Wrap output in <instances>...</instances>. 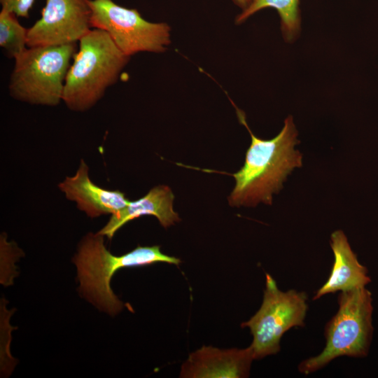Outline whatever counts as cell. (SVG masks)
<instances>
[{"label":"cell","instance_id":"obj_1","mask_svg":"<svg viewBox=\"0 0 378 378\" xmlns=\"http://www.w3.org/2000/svg\"><path fill=\"white\" fill-rule=\"evenodd\" d=\"M236 109L239 122L248 131L251 143L243 167L232 175L235 186L227 197L231 206H255L259 202L272 204V194L279 192L287 176L302 164V156L294 146L299 141L298 132L289 115L281 132L274 138L265 140L255 136L250 130L244 111Z\"/></svg>","mask_w":378,"mask_h":378},{"label":"cell","instance_id":"obj_2","mask_svg":"<svg viewBox=\"0 0 378 378\" xmlns=\"http://www.w3.org/2000/svg\"><path fill=\"white\" fill-rule=\"evenodd\" d=\"M130 59L106 31L92 29L79 41L65 80L62 102L73 111L89 110L118 81Z\"/></svg>","mask_w":378,"mask_h":378},{"label":"cell","instance_id":"obj_3","mask_svg":"<svg viewBox=\"0 0 378 378\" xmlns=\"http://www.w3.org/2000/svg\"><path fill=\"white\" fill-rule=\"evenodd\" d=\"M73 261L82 294L111 315L119 313L124 307L111 287V278L118 270L158 262L181 263L178 258L162 253L160 246H139L124 255H113L104 245V236L98 232L89 233L83 239Z\"/></svg>","mask_w":378,"mask_h":378},{"label":"cell","instance_id":"obj_4","mask_svg":"<svg viewBox=\"0 0 378 378\" xmlns=\"http://www.w3.org/2000/svg\"><path fill=\"white\" fill-rule=\"evenodd\" d=\"M372 302V294L365 287L340 292L338 310L324 328L326 342L323 350L302 360L298 365L299 372L309 374L340 356H366L373 332Z\"/></svg>","mask_w":378,"mask_h":378},{"label":"cell","instance_id":"obj_5","mask_svg":"<svg viewBox=\"0 0 378 378\" xmlns=\"http://www.w3.org/2000/svg\"><path fill=\"white\" fill-rule=\"evenodd\" d=\"M76 52V43L27 47L13 59L8 86L10 96L34 105L59 104L66 75Z\"/></svg>","mask_w":378,"mask_h":378},{"label":"cell","instance_id":"obj_6","mask_svg":"<svg viewBox=\"0 0 378 378\" xmlns=\"http://www.w3.org/2000/svg\"><path fill=\"white\" fill-rule=\"evenodd\" d=\"M265 289L258 311L241 327H248L253 335L250 345L254 359H261L280 351L284 334L293 327L304 326L308 309L304 291L281 290L269 274L265 275Z\"/></svg>","mask_w":378,"mask_h":378},{"label":"cell","instance_id":"obj_7","mask_svg":"<svg viewBox=\"0 0 378 378\" xmlns=\"http://www.w3.org/2000/svg\"><path fill=\"white\" fill-rule=\"evenodd\" d=\"M92 29L106 31L127 56L141 52L161 53L170 44V27L144 18L138 10L113 0H88Z\"/></svg>","mask_w":378,"mask_h":378},{"label":"cell","instance_id":"obj_8","mask_svg":"<svg viewBox=\"0 0 378 378\" xmlns=\"http://www.w3.org/2000/svg\"><path fill=\"white\" fill-rule=\"evenodd\" d=\"M91 29L88 0H46L41 18L28 29L27 47L76 43Z\"/></svg>","mask_w":378,"mask_h":378},{"label":"cell","instance_id":"obj_9","mask_svg":"<svg viewBox=\"0 0 378 378\" xmlns=\"http://www.w3.org/2000/svg\"><path fill=\"white\" fill-rule=\"evenodd\" d=\"M89 167L83 160L73 176H67L58 187L66 197L90 218L114 214L130 202L121 191L109 190L94 183L89 176Z\"/></svg>","mask_w":378,"mask_h":378},{"label":"cell","instance_id":"obj_10","mask_svg":"<svg viewBox=\"0 0 378 378\" xmlns=\"http://www.w3.org/2000/svg\"><path fill=\"white\" fill-rule=\"evenodd\" d=\"M254 360L253 349L221 350L203 346L190 354L181 368V377H247Z\"/></svg>","mask_w":378,"mask_h":378},{"label":"cell","instance_id":"obj_11","mask_svg":"<svg viewBox=\"0 0 378 378\" xmlns=\"http://www.w3.org/2000/svg\"><path fill=\"white\" fill-rule=\"evenodd\" d=\"M174 199V195L167 186L154 187L144 197L130 201L126 206L112 214L98 233L111 239L125 224L145 215L154 216L167 228L180 220L178 214L173 209Z\"/></svg>","mask_w":378,"mask_h":378},{"label":"cell","instance_id":"obj_12","mask_svg":"<svg viewBox=\"0 0 378 378\" xmlns=\"http://www.w3.org/2000/svg\"><path fill=\"white\" fill-rule=\"evenodd\" d=\"M330 244L334 262L328 279L313 297L314 300L326 294L363 288L371 281L367 268L358 262L342 230L331 234Z\"/></svg>","mask_w":378,"mask_h":378},{"label":"cell","instance_id":"obj_13","mask_svg":"<svg viewBox=\"0 0 378 378\" xmlns=\"http://www.w3.org/2000/svg\"><path fill=\"white\" fill-rule=\"evenodd\" d=\"M299 0H253L248 8L236 17L237 24H241L258 11L272 8L280 17L281 29L286 42H293L300 31L301 17Z\"/></svg>","mask_w":378,"mask_h":378},{"label":"cell","instance_id":"obj_14","mask_svg":"<svg viewBox=\"0 0 378 378\" xmlns=\"http://www.w3.org/2000/svg\"><path fill=\"white\" fill-rule=\"evenodd\" d=\"M18 18L6 9H1L0 46L10 59H14L27 48L28 29L20 24Z\"/></svg>","mask_w":378,"mask_h":378},{"label":"cell","instance_id":"obj_15","mask_svg":"<svg viewBox=\"0 0 378 378\" xmlns=\"http://www.w3.org/2000/svg\"><path fill=\"white\" fill-rule=\"evenodd\" d=\"M35 0H0L1 8L15 13L18 18H28Z\"/></svg>","mask_w":378,"mask_h":378},{"label":"cell","instance_id":"obj_16","mask_svg":"<svg viewBox=\"0 0 378 378\" xmlns=\"http://www.w3.org/2000/svg\"><path fill=\"white\" fill-rule=\"evenodd\" d=\"M233 3L241 9H246L249 6L253 0H232Z\"/></svg>","mask_w":378,"mask_h":378}]
</instances>
